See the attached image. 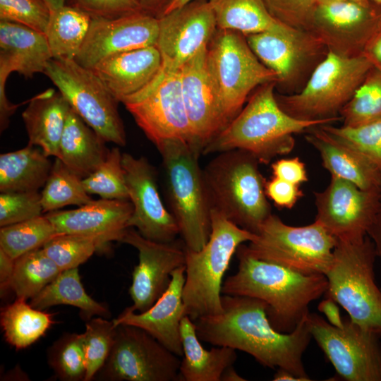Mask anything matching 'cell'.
Segmentation results:
<instances>
[{
	"instance_id": "1",
	"label": "cell",
	"mask_w": 381,
	"mask_h": 381,
	"mask_svg": "<svg viewBox=\"0 0 381 381\" xmlns=\"http://www.w3.org/2000/svg\"><path fill=\"white\" fill-rule=\"evenodd\" d=\"M222 306L221 313L193 321L201 341L244 351L265 367L282 368L302 381L310 380L302 359L312 339L309 313L292 332L282 333L271 325L261 300L222 294Z\"/></svg>"
},
{
	"instance_id": "2",
	"label": "cell",
	"mask_w": 381,
	"mask_h": 381,
	"mask_svg": "<svg viewBox=\"0 0 381 381\" xmlns=\"http://www.w3.org/2000/svg\"><path fill=\"white\" fill-rule=\"evenodd\" d=\"M238 270L223 282L222 294L262 301L272 327L282 333L292 332L308 314V306L325 294V274H307L256 259L238 248Z\"/></svg>"
},
{
	"instance_id": "3",
	"label": "cell",
	"mask_w": 381,
	"mask_h": 381,
	"mask_svg": "<svg viewBox=\"0 0 381 381\" xmlns=\"http://www.w3.org/2000/svg\"><path fill=\"white\" fill-rule=\"evenodd\" d=\"M276 82L258 87L237 116L205 147L202 154L242 150L260 163L290 153L294 135L338 120H301L285 112L278 104Z\"/></svg>"
},
{
	"instance_id": "4",
	"label": "cell",
	"mask_w": 381,
	"mask_h": 381,
	"mask_svg": "<svg viewBox=\"0 0 381 381\" xmlns=\"http://www.w3.org/2000/svg\"><path fill=\"white\" fill-rule=\"evenodd\" d=\"M259 164L250 153L231 150L202 169L211 208L255 234L272 214Z\"/></svg>"
},
{
	"instance_id": "5",
	"label": "cell",
	"mask_w": 381,
	"mask_h": 381,
	"mask_svg": "<svg viewBox=\"0 0 381 381\" xmlns=\"http://www.w3.org/2000/svg\"><path fill=\"white\" fill-rule=\"evenodd\" d=\"M255 234L241 228L219 212L211 210V233L200 250L185 246V314L193 321L222 311V287L232 256Z\"/></svg>"
},
{
	"instance_id": "6",
	"label": "cell",
	"mask_w": 381,
	"mask_h": 381,
	"mask_svg": "<svg viewBox=\"0 0 381 381\" xmlns=\"http://www.w3.org/2000/svg\"><path fill=\"white\" fill-rule=\"evenodd\" d=\"M161 154L171 214L183 243L198 251L211 233V205L198 158L201 153L188 142L170 140L157 147Z\"/></svg>"
},
{
	"instance_id": "7",
	"label": "cell",
	"mask_w": 381,
	"mask_h": 381,
	"mask_svg": "<svg viewBox=\"0 0 381 381\" xmlns=\"http://www.w3.org/2000/svg\"><path fill=\"white\" fill-rule=\"evenodd\" d=\"M377 254L368 236L359 242L337 241L325 276L326 296L350 320L381 338V290L375 279Z\"/></svg>"
},
{
	"instance_id": "8",
	"label": "cell",
	"mask_w": 381,
	"mask_h": 381,
	"mask_svg": "<svg viewBox=\"0 0 381 381\" xmlns=\"http://www.w3.org/2000/svg\"><path fill=\"white\" fill-rule=\"evenodd\" d=\"M207 61L223 129L241 111L253 90L277 81L275 73L253 53L245 35L236 31L216 30L207 46Z\"/></svg>"
},
{
	"instance_id": "9",
	"label": "cell",
	"mask_w": 381,
	"mask_h": 381,
	"mask_svg": "<svg viewBox=\"0 0 381 381\" xmlns=\"http://www.w3.org/2000/svg\"><path fill=\"white\" fill-rule=\"evenodd\" d=\"M372 68L363 54L350 57L328 52L300 91L277 94V101L285 112L298 119L341 121L340 111Z\"/></svg>"
},
{
	"instance_id": "10",
	"label": "cell",
	"mask_w": 381,
	"mask_h": 381,
	"mask_svg": "<svg viewBox=\"0 0 381 381\" xmlns=\"http://www.w3.org/2000/svg\"><path fill=\"white\" fill-rule=\"evenodd\" d=\"M248 243L241 247L253 258L303 274L325 275L337 240L316 221L294 226L271 214Z\"/></svg>"
},
{
	"instance_id": "11",
	"label": "cell",
	"mask_w": 381,
	"mask_h": 381,
	"mask_svg": "<svg viewBox=\"0 0 381 381\" xmlns=\"http://www.w3.org/2000/svg\"><path fill=\"white\" fill-rule=\"evenodd\" d=\"M44 73L75 112L104 141L125 146L126 135L116 99L92 69L75 60L52 59Z\"/></svg>"
},
{
	"instance_id": "12",
	"label": "cell",
	"mask_w": 381,
	"mask_h": 381,
	"mask_svg": "<svg viewBox=\"0 0 381 381\" xmlns=\"http://www.w3.org/2000/svg\"><path fill=\"white\" fill-rule=\"evenodd\" d=\"M245 37L258 59L275 73L276 87L284 95L300 91L328 53L312 32L289 26Z\"/></svg>"
},
{
	"instance_id": "13",
	"label": "cell",
	"mask_w": 381,
	"mask_h": 381,
	"mask_svg": "<svg viewBox=\"0 0 381 381\" xmlns=\"http://www.w3.org/2000/svg\"><path fill=\"white\" fill-rule=\"evenodd\" d=\"M179 357L144 329L118 325L111 352L95 378L105 381L180 380Z\"/></svg>"
},
{
	"instance_id": "14",
	"label": "cell",
	"mask_w": 381,
	"mask_h": 381,
	"mask_svg": "<svg viewBox=\"0 0 381 381\" xmlns=\"http://www.w3.org/2000/svg\"><path fill=\"white\" fill-rule=\"evenodd\" d=\"M313 338L337 374L347 381H381L380 337L350 318L334 325L322 316L308 315Z\"/></svg>"
},
{
	"instance_id": "15",
	"label": "cell",
	"mask_w": 381,
	"mask_h": 381,
	"mask_svg": "<svg viewBox=\"0 0 381 381\" xmlns=\"http://www.w3.org/2000/svg\"><path fill=\"white\" fill-rule=\"evenodd\" d=\"M122 103L156 147L167 140H181L197 150L183 99L179 70L162 68L146 89Z\"/></svg>"
},
{
	"instance_id": "16",
	"label": "cell",
	"mask_w": 381,
	"mask_h": 381,
	"mask_svg": "<svg viewBox=\"0 0 381 381\" xmlns=\"http://www.w3.org/2000/svg\"><path fill=\"white\" fill-rule=\"evenodd\" d=\"M314 195L315 221L337 241H363L381 204V192L360 189L334 176L325 189Z\"/></svg>"
},
{
	"instance_id": "17",
	"label": "cell",
	"mask_w": 381,
	"mask_h": 381,
	"mask_svg": "<svg viewBox=\"0 0 381 381\" xmlns=\"http://www.w3.org/2000/svg\"><path fill=\"white\" fill-rule=\"evenodd\" d=\"M381 24V8L353 1L318 2L308 31L318 37L328 52L357 56Z\"/></svg>"
},
{
	"instance_id": "18",
	"label": "cell",
	"mask_w": 381,
	"mask_h": 381,
	"mask_svg": "<svg viewBox=\"0 0 381 381\" xmlns=\"http://www.w3.org/2000/svg\"><path fill=\"white\" fill-rule=\"evenodd\" d=\"M119 242L134 247L138 253V263L133 270L129 288L133 305L128 308L145 312L168 288L172 272L185 265V244L150 241L132 227L126 229Z\"/></svg>"
},
{
	"instance_id": "19",
	"label": "cell",
	"mask_w": 381,
	"mask_h": 381,
	"mask_svg": "<svg viewBox=\"0 0 381 381\" xmlns=\"http://www.w3.org/2000/svg\"><path fill=\"white\" fill-rule=\"evenodd\" d=\"M159 20L157 47L163 68L178 71L207 47L217 30L209 0H191L164 14Z\"/></svg>"
},
{
	"instance_id": "20",
	"label": "cell",
	"mask_w": 381,
	"mask_h": 381,
	"mask_svg": "<svg viewBox=\"0 0 381 381\" xmlns=\"http://www.w3.org/2000/svg\"><path fill=\"white\" fill-rule=\"evenodd\" d=\"M129 200L133 211L128 226L144 238L157 242L175 241L180 234L174 217L164 207L159 194L155 167L145 157L122 154Z\"/></svg>"
},
{
	"instance_id": "21",
	"label": "cell",
	"mask_w": 381,
	"mask_h": 381,
	"mask_svg": "<svg viewBox=\"0 0 381 381\" xmlns=\"http://www.w3.org/2000/svg\"><path fill=\"white\" fill-rule=\"evenodd\" d=\"M158 35V18L145 12L115 18H92L75 61L92 69L110 56L156 45Z\"/></svg>"
},
{
	"instance_id": "22",
	"label": "cell",
	"mask_w": 381,
	"mask_h": 381,
	"mask_svg": "<svg viewBox=\"0 0 381 381\" xmlns=\"http://www.w3.org/2000/svg\"><path fill=\"white\" fill-rule=\"evenodd\" d=\"M207 47L179 69L182 96L192 128L195 147H205L223 129L217 99L207 61Z\"/></svg>"
},
{
	"instance_id": "23",
	"label": "cell",
	"mask_w": 381,
	"mask_h": 381,
	"mask_svg": "<svg viewBox=\"0 0 381 381\" xmlns=\"http://www.w3.org/2000/svg\"><path fill=\"white\" fill-rule=\"evenodd\" d=\"M133 211L129 200H92L74 210L52 211L44 215L59 234L97 237L104 245L120 241Z\"/></svg>"
},
{
	"instance_id": "24",
	"label": "cell",
	"mask_w": 381,
	"mask_h": 381,
	"mask_svg": "<svg viewBox=\"0 0 381 381\" xmlns=\"http://www.w3.org/2000/svg\"><path fill=\"white\" fill-rule=\"evenodd\" d=\"M185 265L171 274V282L147 310L136 313L128 308L113 320L115 327L124 324L140 327L178 356H183L181 322L186 315L183 301Z\"/></svg>"
},
{
	"instance_id": "25",
	"label": "cell",
	"mask_w": 381,
	"mask_h": 381,
	"mask_svg": "<svg viewBox=\"0 0 381 381\" xmlns=\"http://www.w3.org/2000/svg\"><path fill=\"white\" fill-rule=\"evenodd\" d=\"M162 54L156 45L110 56L92 70L119 102L146 89L161 73Z\"/></svg>"
},
{
	"instance_id": "26",
	"label": "cell",
	"mask_w": 381,
	"mask_h": 381,
	"mask_svg": "<svg viewBox=\"0 0 381 381\" xmlns=\"http://www.w3.org/2000/svg\"><path fill=\"white\" fill-rule=\"evenodd\" d=\"M52 59L46 35L28 26L0 20V76L16 71L25 78L44 72Z\"/></svg>"
},
{
	"instance_id": "27",
	"label": "cell",
	"mask_w": 381,
	"mask_h": 381,
	"mask_svg": "<svg viewBox=\"0 0 381 381\" xmlns=\"http://www.w3.org/2000/svg\"><path fill=\"white\" fill-rule=\"evenodd\" d=\"M307 142L319 153L331 176L347 181L365 190L381 192V172L365 156L330 137L320 126L308 130Z\"/></svg>"
},
{
	"instance_id": "28",
	"label": "cell",
	"mask_w": 381,
	"mask_h": 381,
	"mask_svg": "<svg viewBox=\"0 0 381 381\" xmlns=\"http://www.w3.org/2000/svg\"><path fill=\"white\" fill-rule=\"evenodd\" d=\"M71 107L54 89H47L29 99L22 113L28 144L40 147L47 156L60 158V142Z\"/></svg>"
},
{
	"instance_id": "29",
	"label": "cell",
	"mask_w": 381,
	"mask_h": 381,
	"mask_svg": "<svg viewBox=\"0 0 381 381\" xmlns=\"http://www.w3.org/2000/svg\"><path fill=\"white\" fill-rule=\"evenodd\" d=\"M183 359L179 369L180 380L220 381L224 371L236 360V350L215 346L205 349L198 336L194 322L185 315L181 322Z\"/></svg>"
},
{
	"instance_id": "30",
	"label": "cell",
	"mask_w": 381,
	"mask_h": 381,
	"mask_svg": "<svg viewBox=\"0 0 381 381\" xmlns=\"http://www.w3.org/2000/svg\"><path fill=\"white\" fill-rule=\"evenodd\" d=\"M104 141L75 112L70 111L60 142V159L84 179L105 160L109 150Z\"/></svg>"
},
{
	"instance_id": "31",
	"label": "cell",
	"mask_w": 381,
	"mask_h": 381,
	"mask_svg": "<svg viewBox=\"0 0 381 381\" xmlns=\"http://www.w3.org/2000/svg\"><path fill=\"white\" fill-rule=\"evenodd\" d=\"M34 145L1 154L0 191H38L44 187L52 163Z\"/></svg>"
},
{
	"instance_id": "32",
	"label": "cell",
	"mask_w": 381,
	"mask_h": 381,
	"mask_svg": "<svg viewBox=\"0 0 381 381\" xmlns=\"http://www.w3.org/2000/svg\"><path fill=\"white\" fill-rule=\"evenodd\" d=\"M209 2L219 30H234L246 36L288 26L270 14L264 0H209Z\"/></svg>"
},
{
	"instance_id": "33",
	"label": "cell",
	"mask_w": 381,
	"mask_h": 381,
	"mask_svg": "<svg viewBox=\"0 0 381 381\" xmlns=\"http://www.w3.org/2000/svg\"><path fill=\"white\" fill-rule=\"evenodd\" d=\"M30 304L35 308L44 310L54 306L68 305L78 308L83 315L90 319L92 315L109 318V310L85 291L78 269L62 270L37 295L31 298Z\"/></svg>"
},
{
	"instance_id": "34",
	"label": "cell",
	"mask_w": 381,
	"mask_h": 381,
	"mask_svg": "<svg viewBox=\"0 0 381 381\" xmlns=\"http://www.w3.org/2000/svg\"><path fill=\"white\" fill-rule=\"evenodd\" d=\"M92 19L88 13L70 5L51 12L45 35L52 58L75 60Z\"/></svg>"
},
{
	"instance_id": "35",
	"label": "cell",
	"mask_w": 381,
	"mask_h": 381,
	"mask_svg": "<svg viewBox=\"0 0 381 381\" xmlns=\"http://www.w3.org/2000/svg\"><path fill=\"white\" fill-rule=\"evenodd\" d=\"M54 323L53 315L33 308L21 298L1 309L0 324L6 341L16 349L32 345Z\"/></svg>"
},
{
	"instance_id": "36",
	"label": "cell",
	"mask_w": 381,
	"mask_h": 381,
	"mask_svg": "<svg viewBox=\"0 0 381 381\" xmlns=\"http://www.w3.org/2000/svg\"><path fill=\"white\" fill-rule=\"evenodd\" d=\"M61 271L42 248L32 250L15 260L10 289L17 298H32Z\"/></svg>"
},
{
	"instance_id": "37",
	"label": "cell",
	"mask_w": 381,
	"mask_h": 381,
	"mask_svg": "<svg viewBox=\"0 0 381 381\" xmlns=\"http://www.w3.org/2000/svg\"><path fill=\"white\" fill-rule=\"evenodd\" d=\"M40 194L44 213L56 211L67 205L80 207L92 200L83 186V179L59 158H55Z\"/></svg>"
},
{
	"instance_id": "38",
	"label": "cell",
	"mask_w": 381,
	"mask_h": 381,
	"mask_svg": "<svg viewBox=\"0 0 381 381\" xmlns=\"http://www.w3.org/2000/svg\"><path fill=\"white\" fill-rule=\"evenodd\" d=\"M53 224L44 215L0 229V249L16 260L32 250L42 248L58 235Z\"/></svg>"
},
{
	"instance_id": "39",
	"label": "cell",
	"mask_w": 381,
	"mask_h": 381,
	"mask_svg": "<svg viewBox=\"0 0 381 381\" xmlns=\"http://www.w3.org/2000/svg\"><path fill=\"white\" fill-rule=\"evenodd\" d=\"M343 125L355 127L381 119V71L373 68L339 112Z\"/></svg>"
},
{
	"instance_id": "40",
	"label": "cell",
	"mask_w": 381,
	"mask_h": 381,
	"mask_svg": "<svg viewBox=\"0 0 381 381\" xmlns=\"http://www.w3.org/2000/svg\"><path fill=\"white\" fill-rule=\"evenodd\" d=\"M47 358L49 366L60 380H85L86 365L80 334L61 335L48 348Z\"/></svg>"
},
{
	"instance_id": "41",
	"label": "cell",
	"mask_w": 381,
	"mask_h": 381,
	"mask_svg": "<svg viewBox=\"0 0 381 381\" xmlns=\"http://www.w3.org/2000/svg\"><path fill=\"white\" fill-rule=\"evenodd\" d=\"M80 335L86 365L84 381H90L108 358L115 339L116 327L113 320L99 316L87 321Z\"/></svg>"
},
{
	"instance_id": "42",
	"label": "cell",
	"mask_w": 381,
	"mask_h": 381,
	"mask_svg": "<svg viewBox=\"0 0 381 381\" xmlns=\"http://www.w3.org/2000/svg\"><path fill=\"white\" fill-rule=\"evenodd\" d=\"M106 245L97 237L80 234H58L42 247L61 270L78 267Z\"/></svg>"
},
{
	"instance_id": "43",
	"label": "cell",
	"mask_w": 381,
	"mask_h": 381,
	"mask_svg": "<svg viewBox=\"0 0 381 381\" xmlns=\"http://www.w3.org/2000/svg\"><path fill=\"white\" fill-rule=\"evenodd\" d=\"M85 190L103 199L129 200L122 153L119 147L109 150L105 160L88 176L83 179Z\"/></svg>"
},
{
	"instance_id": "44",
	"label": "cell",
	"mask_w": 381,
	"mask_h": 381,
	"mask_svg": "<svg viewBox=\"0 0 381 381\" xmlns=\"http://www.w3.org/2000/svg\"><path fill=\"white\" fill-rule=\"evenodd\" d=\"M320 128L333 139L362 154L381 172V119L355 127L329 123Z\"/></svg>"
},
{
	"instance_id": "45",
	"label": "cell",
	"mask_w": 381,
	"mask_h": 381,
	"mask_svg": "<svg viewBox=\"0 0 381 381\" xmlns=\"http://www.w3.org/2000/svg\"><path fill=\"white\" fill-rule=\"evenodd\" d=\"M51 11L43 0H0V20L28 26L46 34Z\"/></svg>"
},
{
	"instance_id": "46",
	"label": "cell",
	"mask_w": 381,
	"mask_h": 381,
	"mask_svg": "<svg viewBox=\"0 0 381 381\" xmlns=\"http://www.w3.org/2000/svg\"><path fill=\"white\" fill-rule=\"evenodd\" d=\"M38 191H11L0 194V226L31 219L43 214Z\"/></svg>"
},
{
	"instance_id": "47",
	"label": "cell",
	"mask_w": 381,
	"mask_h": 381,
	"mask_svg": "<svg viewBox=\"0 0 381 381\" xmlns=\"http://www.w3.org/2000/svg\"><path fill=\"white\" fill-rule=\"evenodd\" d=\"M270 14L289 27L307 30L318 0H264Z\"/></svg>"
},
{
	"instance_id": "48",
	"label": "cell",
	"mask_w": 381,
	"mask_h": 381,
	"mask_svg": "<svg viewBox=\"0 0 381 381\" xmlns=\"http://www.w3.org/2000/svg\"><path fill=\"white\" fill-rule=\"evenodd\" d=\"M68 5L88 13L92 18H115L143 12L137 0H68Z\"/></svg>"
},
{
	"instance_id": "49",
	"label": "cell",
	"mask_w": 381,
	"mask_h": 381,
	"mask_svg": "<svg viewBox=\"0 0 381 381\" xmlns=\"http://www.w3.org/2000/svg\"><path fill=\"white\" fill-rule=\"evenodd\" d=\"M265 193L277 207L291 209L303 195L300 186L273 176L265 182Z\"/></svg>"
},
{
	"instance_id": "50",
	"label": "cell",
	"mask_w": 381,
	"mask_h": 381,
	"mask_svg": "<svg viewBox=\"0 0 381 381\" xmlns=\"http://www.w3.org/2000/svg\"><path fill=\"white\" fill-rule=\"evenodd\" d=\"M273 176L301 186L308 180L305 163L298 157L282 158L271 165Z\"/></svg>"
},
{
	"instance_id": "51",
	"label": "cell",
	"mask_w": 381,
	"mask_h": 381,
	"mask_svg": "<svg viewBox=\"0 0 381 381\" xmlns=\"http://www.w3.org/2000/svg\"><path fill=\"white\" fill-rule=\"evenodd\" d=\"M363 55L374 68L381 71V24L367 42Z\"/></svg>"
},
{
	"instance_id": "52",
	"label": "cell",
	"mask_w": 381,
	"mask_h": 381,
	"mask_svg": "<svg viewBox=\"0 0 381 381\" xmlns=\"http://www.w3.org/2000/svg\"><path fill=\"white\" fill-rule=\"evenodd\" d=\"M15 260L0 249V289L2 295L10 289Z\"/></svg>"
},
{
	"instance_id": "53",
	"label": "cell",
	"mask_w": 381,
	"mask_h": 381,
	"mask_svg": "<svg viewBox=\"0 0 381 381\" xmlns=\"http://www.w3.org/2000/svg\"><path fill=\"white\" fill-rule=\"evenodd\" d=\"M143 12L157 18H161L174 0H137Z\"/></svg>"
},
{
	"instance_id": "54",
	"label": "cell",
	"mask_w": 381,
	"mask_h": 381,
	"mask_svg": "<svg viewBox=\"0 0 381 381\" xmlns=\"http://www.w3.org/2000/svg\"><path fill=\"white\" fill-rule=\"evenodd\" d=\"M367 236H368L373 241L375 246L377 258L380 259L381 262V204L368 230Z\"/></svg>"
},
{
	"instance_id": "55",
	"label": "cell",
	"mask_w": 381,
	"mask_h": 381,
	"mask_svg": "<svg viewBox=\"0 0 381 381\" xmlns=\"http://www.w3.org/2000/svg\"><path fill=\"white\" fill-rule=\"evenodd\" d=\"M235 370L233 365L228 367L222 373L220 381H245Z\"/></svg>"
},
{
	"instance_id": "56",
	"label": "cell",
	"mask_w": 381,
	"mask_h": 381,
	"mask_svg": "<svg viewBox=\"0 0 381 381\" xmlns=\"http://www.w3.org/2000/svg\"><path fill=\"white\" fill-rule=\"evenodd\" d=\"M272 380L274 381H284V380L302 381L301 379L295 376L291 373L282 368H278Z\"/></svg>"
},
{
	"instance_id": "57",
	"label": "cell",
	"mask_w": 381,
	"mask_h": 381,
	"mask_svg": "<svg viewBox=\"0 0 381 381\" xmlns=\"http://www.w3.org/2000/svg\"><path fill=\"white\" fill-rule=\"evenodd\" d=\"M51 12L56 11L65 5L66 0H43Z\"/></svg>"
},
{
	"instance_id": "58",
	"label": "cell",
	"mask_w": 381,
	"mask_h": 381,
	"mask_svg": "<svg viewBox=\"0 0 381 381\" xmlns=\"http://www.w3.org/2000/svg\"><path fill=\"white\" fill-rule=\"evenodd\" d=\"M191 0H174L171 4L170 5L169 8L167 9V11H166L164 14L171 11L174 9H176L177 8H179L185 5L186 4L188 3Z\"/></svg>"
},
{
	"instance_id": "59",
	"label": "cell",
	"mask_w": 381,
	"mask_h": 381,
	"mask_svg": "<svg viewBox=\"0 0 381 381\" xmlns=\"http://www.w3.org/2000/svg\"><path fill=\"white\" fill-rule=\"evenodd\" d=\"M325 1H353L367 6L373 4L370 0H318V3Z\"/></svg>"
},
{
	"instance_id": "60",
	"label": "cell",
	"mask_w": 381,
	"mask_h": 381,
	"mask_svg": "<svg viewBox=\"0 0 381 381\" xmlns=\"http://www.w3.org/2000/svg\"><path fill=\"white\" fill-rule=\"evenodd\" d=\"M373 4L381 8V0H370Z\"/></svg>"
}]
</instances>
